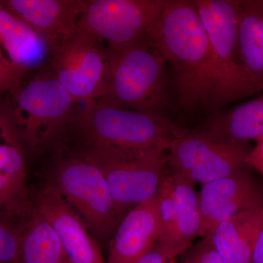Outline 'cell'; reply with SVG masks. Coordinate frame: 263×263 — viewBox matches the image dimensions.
I'll return each instance as SVG.
<instances>
[{"label": "cell", "instance_id": "obj_16", "mask_svg": "<svg viewBox=\"0 0 263 263\" xmlns=\"http://www.w3.org/2000/svg\"><path fill=\"white\" fill-rule=\"evenodd\" d=\"M263 207L240 213L212 230V243L224 263H252Z\"/></svg>", "mask_w": 263, "mask_h": 263}, {"label": "cell", "instance_id": "obj_22", "mask_svg": "<svg viewBox=\"0 0 263 263\" xmlns=\"http://www.w3.org/2000/svg\"><path fill=\"white\" fill-rule=\"evenodd\" d=\"M183 263H224L216 252L210 235L203 237L189 251Z\"/></svg>", "mask_w": 263, "mask_h": 263}, {"label": "cell", "instance_id": "obj_8", "mask_svg": "<svg viewBox=\"0 0 263 263\" xmlns=\"http://www.w3.org/2000/svg\"><path fill=\"white\" fill-rule=\"evenodd\" d=\"M167 0H88L78 31L107 46L141 42L158 20Z\"/></svg>", "mask_w": 263, "mask_h": 263}, {"label": "cell", "instance_id": "obj_13", "mask_svg": "<svg viewBox=\"0 0 263 263\" xmlns=\"http://www.w3.org/2000/svg\"><path fill=\"white\" fill-rule=\"evenodd\" d=\"M87 1L5 0L1 3L44 38L51 54L77 33L78 22Z\"/></svg>", "mask_w": 263, "mask_h": 263}, {"label": "cell", "instance_id": "obj_20", "mask_svg": "<svg viewBox=\"0 0 263 263\" xmlns=\"http://www.w3.org/2000/svg\"><path fill=\"white\" fill-rule=\"evenodd\" d=\"M6 124L4 119V122L0 128V136ZM15 136L16 137L11 129L5 137L4 142H0V174L10 182L13 179H22L24 171L23 155L22 150L15 144L13 138Z\"/></svg>", "mask_w": 263, "mask_h": 263}, {"label": "cell", "instance_id": "obj_14", "mask_svg": "<svg viewBox=\"0 0 263 263\" xmlns=\"http://www.w3.org/2000/svg\"><path fill=\"white\" fill-rule=\"evenodd\" d=\"M160 231L155 197L132 208L116 230L107 263H136L154 248Z\"/></svg>", "mask_w": 263, "mask_h": 263}, {"label": "cell", "instance_id": "obj_21", "mask_svg": "<svg viewBox=\"0 0 263 263\" xmlns=\"http://www.w3.org/2000/svg\"><path fill=\"white\" fill-rule=\"evenodd\" d=\"M26 73L0 50V99L14 96L23 86Z\"/></svg>", "mask_w": 263, "mask_h": 263}, {"label": "cell", "instance_id": "obj_9", "mask_svg": "<svg viewBox=\"0 0 263 263\" xmlns=\"http://www.w3.org/2000/svg\"><path fill=\"white\" fill-rule=\"evenodd\" d=\"M155 198L161 227L156 247L166 258L175 259L186 252L198 235L201 224L198 195L191 183L167 174Z\"/></svg>", "mask_w": 263, "mask_h": 263}, {"label": "cell", "instance_id": "obj_6", "mask_svg": "<svg viewBox=\"0 0 263 263\" xmlns=\"http://www.w3.org/2000/svg\"><path fill=\"white\" fill-rule=\"evenodd\" d=\"M76 148L98 164L116 205L124 214L153 199L167 172L163 148Z\"/></svg>", "mask_w": 263, "mask_h": 263}, {"label": "cell", "instance_id": "obj_15", "mask_svg": "<svg viewBox=\"0 0 263 263\" xmlns=\"http://www.w3.org/2000/svg\"><path fill=\"white\" fill-rule=\"evenodd\" d=\"M0 46L8 58L22 70L37 68L51 56L48 43L23 19L0 1Z\"/></svg>", "mask_w": 263, "mask_h": 263}, {"label": "cell", "instance_id": "obj_3", "mask_svg": "<svg viewBox=\"0 0 263 263\" xmlns=\"http://www.w3.org/2000/svg\"><path fill=\"white\" fill-rule=\"evenodd\" d=\"M70 132L79 141L76 148L164 150L174 140L188 133L163 116L116 108L95 100L76 108L65 133Z\"/></svg>", "mask_w": 263, "mask_h": 263}, {"label": "cell", "instance_id": "obj_19", "mask_svg": "<svg viewBox=\"0 0 263 263\" xmlns=\"http://www.w3.org/2000/svg\"><path fill=\"white\" fill-rule=\"evenodd\" d=\"M16 263H70L53 227L36 210L21 237Z\"/></svg>", "mask_w": 263, "mask_h": 263}, {"label": "cell", "instance_id": "obj_10", "mask_svg": "<svg viewBox=\"0 0 263 263\" xmlns=\"http://www.w3.org/2000/svg\"><path fill=\"white\" fill-rule=\"evenodd\" d=\"M50 60L53 75L76 104L96 99L106 69L103 43L78 31L52 52Z\"/></svg>", "mask_w": 263, "mask_h": 263}, {"label": "cell", "instance_id": "obj_24", "mask_svg": "<svg viewBox=\"0 0 263 263\" xmlns=\"http://www.w3.org/2000/svg\"><path fill=\"white\" fill-rule=\"evenodd\" d=\"M246 163L249 167L258 171L263 177V139L257 142L256 146L249 152Z\"/></svg>", "mask_w": 263, "mask_h": 263}, {"label": "cell", "instance_id": "obj_26", "mask_svg": "<svg viewBox=\"0 0 263 263\" xmlns=\"http://www.w3.org/2000/svg\"><path fill=\"white\" fill-rule=\"evenodd\" d=\"M252 263H263V210L262 219L252 254Z\"/></svg>", "mask_w": 263, "mask_h": 263}, {"label": "cell", "instance_id": "obj_7", "mask_svg": "<svg viewBox=\"0 0 263 263\" xmlns=\"http://www.w3.org/2000/svg\"><path fill=\"white\" fill-rule=\"evenodd\" d=\"M206 32L221 84L220 107L263 91L242 65L239 0H194Z\"/></svg>", "mask_w": 263, "mask_h": 263}, {"label": "cell", "instance_id": "obj_4", "mask_svg": "<svg viewBox=\"0 0 263 263\" xmlns=\"http://www.w3.org/2000/svg\"><path fill=\"white\" fill-rule=\"evenodd\" d=\"M76 105L53 72H44L7 98L0 114L29 148L40 150L65 134Z\"/></svg>", "mask_w": 263, "mask_h": 263}, {"label": "cell", "instance_id": "obj_2", "mask_svg": "<svg viewBox=\"0 0 263 263\" xmlns=\"http://www.w3.org/2000/svg\"><path fill=\"white\" fill-rule=\"evenodd\" d=\"M105 53V77L95 100L116 108L162 116L169 104L164 57L144 41L107 46Z\"/></svg>", "mask_w": 263, "mask_h": 263}, {"label": "cell", "instance_id": "obj_23", "mask_svg": "<svg viewBox=\"0 0 263 263\" xmlns=\"http://www.w3.org/2000/svg\"><path fill=\"white\" fill-rule=\"evenodd\" d=\"M21 237L0 224V263H16Z\"/></svg>", "mask_w": 263, "mask_h": 263}, {"label": "cell", "instance_id": "obj_27", "mask_svg": "<svg viewBox=\"0 0 263 263\" xmlns=\"http://www.w3.org/2000/svg\"><path fill=\"white\" fill-rule=\"evenodd\" d=\"M10 183L11 182L9 180L7 179L6 178L0 174V196L2 195H4L5 190L8 187Z\"/></svg>", "mask_w": 263, "mask_h": 263}, {"label": "cell", "instance_id": "obj_11", "mask_svg": "<svg viewBox=\"0 0 263 263\" xmlns=\"http://www.w3.org/2000/svg\"><path fill=\"white\" fill-rule=\"evenodd\" d=\"M201 224L197 236L205 237L222 221L263 207V189L249 168L202 185L198 195Z\"/></svg>", "mask_w": 263, "mask_h": 263}, {"label": "cell", "instance_id": "obj_17", "mask_svg": "<svg viewBox=\"0 0 263 263\" xmlns=\"http://www.w3.org/2000/svg\"><path fill=\"white\" fill-rule=\"evenodd\" d=\"M216 141L248 143L263 139V95L213 118L203 129Z\"/></svg>", "mask_w": 263, "mask_h": 263}, {"label": "cell", "instance_id": "obj_1", "mask_svg": "<svg viewBox=\"0 0 263 263\" xmlns=\"http://www.w3.org/2000/svg\"><path fill=\"white\" fill-rule=\"evenodd\" d=\"M143 41L172 65L183 108H220L219 72L193 1L167 0Z\"/></svg>", "mask_w": 263, "mask_h": 263}, {"label": "cell", "instance_id": "obj_25", "mask_svg": "<svg viewBox=\"0 0 263 263\" xmlns=\"http://www.w3.org/2000/svg\"><path fill=\"white\" fill-rule=\"evenodd\" d=\"M136 263H177L175 259H167L161 253L156 245Z\"/></svg>", "mask_w": 263, "mask_h": 263}, {"label": "cell", "instance_id": "obj_12", "mask_svg": "<svg viewBox=\"0 0 263 263\" xmlns=\"http://www.w3.org/2000/svg\"><path fill=\"white\" fill-rule=\"evenodd\" d=\"M36 211L53 227L70 263H107L86 223L50 185L39 192Z\"/></svg>", "mask_w": 263, "mask_h": 263}, {"label": "cell", "instance_id": "obj_5", "mask_svg": "<svg viewBox=\"0 0 263 263\" xmlns=\"http://www.w3.org/2000/svg\"><path fill=\"white\" fill-rule=\"evenodd\" d=\"M58 155L48 184L78 213L89 230L105 239L116 231L125 214L116 205L101 170L76 148Z\"/></svg>", "mask_w": 263, "mask_h": 263}, {"label": "cell", "instance_id": "obj_18", "mask_svg": "<svg viewBox=\"0 0 263 263\" xmlns=\"http://www.w3.org/2000/svg\"><path fill=\"white\" fill-rule=\"evenodd\" d=\"M238 45L242 65L263 88V0H239Z\"/></svg>", "mask_w": 263, "mask_h": 263}]
</instances>
